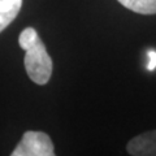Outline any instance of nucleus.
<instances>
[{
    "mask_svg": "<svg viewBox=\"0 0 156 156\" xmlns=\"http://www.w3.org/2000/svg\"><path fill=\"white\" fill-rule=\"evenodd\" d=\"M18 44L26 52L23 62L29 78L37 85H46L52 74V58L35 29H23L18 37Z\"/></svg>",
    "mask_w": 156,
    "mask_h": 156,
    "instance_id": "nucleus-1",
    "label": "nucleus"
},
{
    "mask_svg": "<svg viewBox=\"0 0 156 156\" xmlns=\"http://www.w3.org/2000/svg\"><path fill=\"white\" fill-rule=\"evenodd\" d=\"M12 156H53L55 148L48 134L43 131H25Z\"/></svg>",
    "mask_w": 156,
    "mask_h": 156,
    "instance_id": "nucleus-2",
    "label": "nucleus"
},
{
    "mask_svg": "<svg viewBox=\"0 0 156 156\" xmlns=\"http://www.w3.org/2000/svg\"><path fill=\"white\" fill-rule=\"evenodd\" d=\"M126 150L133 156H156V130L134 136L129 140Z\"/></svg>",
    "mask_w": 156,
    "mask_h": 156,
    "instance_id": "nucleus-3",
    "label": "nucleus"
},
{
    "mask_svg": "<svg viewBox=\"0 0 156 156\" xmlns=\"http://www.w3.org/2000/svg\"><path fill=\"white\" fill-rule=\"evenodd\" d=\"M21 5L22 0H0V33L17 17Z\"/></svg>",
    "mask_w": 156,
    "mask_h": 156,
    "instance_id": "nucleus-4",
    "label": "nucleus"
},
{
    "mask_svg": "<svg viewBox=\"0 0 156 156\" xmlns=\"http://www.w3.org/2000/svg\"><path fill=\"white\" fill-rule=\"evenodd\" d=\"M121 5L139 14H156V0H117Z\"/></svg>",
    "mask_w": 156,
    "mask_h": 156,
    "instance_id": "nucleus-5",
    "label": "nucleus"
},
{
    "mask_svg": "<svg viewBox=\"0 0 156 156\" xmlns=\"http://www.w3.org/2000/svg\"><path fill=\"white\" fill-rule=\"evenodd\" d=\"M147 56L150 58L148 64H147V69L150 72H152L156 69V51L155 50H148L147 51Z\"/></svg>",
    "mask_w": 156,
    "mask_h": 156,
    "instance_id": "nucleus-6",
    "label": "nucleus"
}]
</instances>
